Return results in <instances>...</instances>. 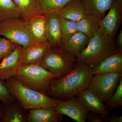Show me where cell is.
<instances>
[{"instance_id":"obj_1","label":"cell","mask_w":122,"mask_h":122,"mask_svg":"<svg viewBox=\"0 0 122 122\" xmlns=\"http://www.w3.org/2000/svg\"><path fill=\"white\" fill-rule=\"evenodd\" d=\"M93 76L92 68L77 61L74 69L69 73L52 80L46 94L55 99H70L88 89Z\"/></svg>"},{"instance_id":"obj_2","label":"cell","mask_w":122,"mask_h":122,"mask_svg":"<svg viewBox=\"0 0 122 122\" xmlns=\"http://www.w3.org/2000/svg\"><path fill=\"white\" fill-rule=\"evenodd\" d=\"M3 81L11 95L26 110L40 107L55 108L56 106L57 99L26 87L13 78Z\"/></svg>"},{"instance_id":"obj_3","label":"cell","mask_w":122,"mask_h":122,"mask_svg":"<svg viewBox=\"0 0 122 122\" xmlns=\"http://www.w3.org/2000/svg\"><path fill=\"white\" fill-rule=\"evenodd\" d=\"M117 49L113 38L98 30L90 38L87 46L77 58V61L92 69Z\"/></svg>"},{"instance_id":"obj_4","label":"cell","mask_w":122,"mask_h":122,"mask_svg":"<svg viewBox=\"0 0 122 122\" xmlns=\"http://www.w3.org/2000/svg\"><path fill=\"white\" fill-rule=\"evenodd\" d=\"M59 77V74L36 64L22 65L12 78L26 87L46 94L52 80Z\"/></svg>"},{"instance_id":"obj_5","label":"cell","mask_w":122,"mask_h":122,"mask_svg":"<svg viewBox=\"0 0 122 122\" xmlns=\"http://www.w3.org/2000/svg\"><path fill=\"white\" fill-rule=\"evenodd\" d=\"M77 62V58L61 47L51 46L40 65L51 72L59 74L60 78L72 71Z\"/></svg>"},{"instance_id":"obj_6","label":"cell","mask_w":122,"mask_h":122,"mask_svg":"<svg viewBox=\"0 0 122 122\" xmlns=\"http://www.w3.org/2000/svg\"><path fill=\"white\" fill-rule=\"evenodd\" d=\"M0 35L25 48L35 43L27 26L22 17L0 22Z\"/></svg>"},{"instance_id":"obj_7","label":"cell","mask_w":122,"mask_h":122,"mask_svg":"<svg viewBox=\"0 0 122 122\" xmlns=\"http://www.w3.org/2000/svg\"><path fill=\"white\" fill-rule=\"evenodd\" d=\"M122 79V73L93 75L88 89L105 103L114 93Z\"/></svg>"},{"instance_id":"obj_8","label":"cell","mask_w":122,"mask_h":122,"mask_svg":"<svg viewBox=\"0 0 122 122\" xmlns=\"http://www.w3.org/2000/svg\"><path fill=\"white\" fill-rule=\"evenodd\" d=\"M105 15L100 20L99 30L114 38L119 28L122 18V0H115Z\"/></svg>"},{"instance_id":"obj_9","label":"cell","mask_w":122,"mask_h":122,"mask_svg":"<svg viewBox=\"0 0 122 122\" xmlns=\"http://www.w3.org/2000/svg\"><path fill=\"white\" fill-rule=\"evenodd\" d=\"M55 109L62 114L71 118L77 122H85L90 111L77 98L74 97L66 100L57 99Z\"/></svg>"},{"instance_id":"obj_10","label":"cell","mask_w":122,"mask_h":122,"mask_svg":"<svg viewBox=\"0 0 122 122\" xmlns=\"http://www.w3.org/2000/svg\"><path fill=\"white\" fill-rule=\"evenodd\" d=\"M24 48L18 45L15 49L0 62V80L5 81L13 77L22 64Z\"/></svg>"},{"instance_id":"obj_11","label":"cell","mask_w":122,"mask_h":122,"mask_svg":"<svg viewBox=\"0 0 122 122\" xmlns=\"http://www.w3.org/2000/svg\"><path fill=\"white\" fill-rule=\"evenodd\" d=\"M93 75L106 73H122V49L117 48L92 68Z\"/></svg>"},{"instance_id":"obj_12","label":"cell","mask_w":122,"mask_h":122,"mask_svg":"<svg viewBox=\"0 0 122 122\" xmlns=\"http://www.w3.org/2000/svg\"><path fill=\"white\" fill-rule=\"evenodd\" d=\"M77 98L89 111L98 114L103 118L109 115L105 103L102 102L88 89L78 94Z\"/></svg>"},{"instance_id":"obj_13","label":"cell","mask_w":122,"mask_h":122,"mask_svg":"<svg viewBox=\"0 0 122 122\" xmlns=\"http://www.w3.org/2000/svg\"><path fill=\"white\" fill-rule=\"evenodd\" d=\"M26 122H60L63 115L55 108L40 107L27 111Z\"/></svg>"},{"instance_id":"obj_14","label":"cell","mask_w":122,"mask_h":122,"mask_svg":"<svg viewBox=\"0 0 122 122\" xmlns=\"http://www.w3.org/2000/svg\"><path fill=\"white\" fill-rule=\"evenodd\" d=\"M47 15H36L27 22V26L35 42L44 44L48 42L46 34Z\"/></svg>"},{"instance_id":"obj_15","label":"cell","mask_w":122,"mask_h":122,"mask_svg":"<svg viewBox=\"0 0 122 122\" xmlns=\"http://www.w3.org/2000/svg\"><path fill=\"white\" fill-rule=\"evenodd\" d=\"M51 46L48 42L44 44L35 42L24 48L22 56V65L40 64Z\"/></svg>"},{"instance_id":"obj_16","label":"cell","mask_w":122,"mask_h":122,"mask_svg":"<svg viewBox=\"0 0 122 122\" xmlns=\"http://www.w3.org/2000/svg\"><path fill=\"white\" fill-rule=\"evenodd\" d=\"M46 34L48 42L51 46H62L63 43L60 26V17L58 14L47 15Z\"/></svg>"},{"instance_id":"obj_17","label":"cell","mask_w":122,"mask_h":122,"mask_svg":"<svg viewBox=\"0 0 122 122\" xmlns=\"http://www.w3.org/2000/svg\"><path fill=\"white\" fill-rule=\"evenodd\" d=\"M58 15L63 19L77 22L86 14L82 0H73L63 7Z\"/></svg>"},{"instance_id":"obj_18","label":"cell","mask_w":122,"mask_h":122,"mask_svg":"<svg viewBox=\"0 0 122 122\" xmlns=\"http://www.w3.org/2000/svg\"><path fill=\"white\" fill-rule=\"evenodd\" d=\"M89 39L85 34L78 31L61 47L77 58L87 46Z\"/></svg>"},{"instance_id":"obj_19","label":"cell","mask_w":122,"mask_h":122,"mask_svg":"<svg viewBox=\"0 0 122 122\" xmlns=\"http://www.w3.org/2000/svg\"><path fill=\"white\" fill-rule=\"evenodd\" d=\"M115 0H82L87 15H94L100 20L105 16Z\"/></svg>"},{"instance_id":"obj_20","label":"cell","mask_w":122,"mask_h":122,"mask_svg":"<svg viewBox=\"0 0 122 122\" xmlns=\"http://www.w3.org/2000/svg\"><path fill=\"white\" fill-rule=\"evenodd\" d=\"M20 10L21 17L29 21L33 17L42 14L39 0H12Z\"/></svg>"},{"instance_id":"obj_21","label":"cell","mask_w":122,"mask_h":122,"mask_svg":"<svg viewBox=\"0 0 122 122\" xmlns=\"http://www.w3.org/2000/svg\"><path fill=\"white\" fill-rule=\"evenodd\" d=\"M27 110L16 100L5 107L2 122H26Z\"/></svg>"},{"instance_id":"obj_22","label":"cell","mask_w":122,"mask_h":122,"mask_svg":"<svg viewBox=\"0 0 122 122\" xmlns=\"http://www.w3.org/2000/svg\"><path fill=\"white\" fill-rule=\"evenodd\" d=\"M100 19L91 15H87L76 22L78 32L84 34L89 38L92 37L99 30Z\"/></svg>"},{"instance_id":"obj_23","label":"cell","mask_w":122,"mask_h":122,"mask_svg":"<svg viewBox=\"0 0 122 122\" xmlns=\"http://www.w3.org/2000/svg\"><path fill=\"white\" fill-rule=\"evenodd\" d=\"M20 17V10L12 0H0V22Z\"/></svg>"},{"instance_id":"obj_24","label":"cell","mask_w":122,"mask_h":122,"mask_svg":"<svg viewBox=\"0 0 122 122\" xmlns=\"http://www.w3.org/2000/svg\"><path fill=\"white\" fill-rule=\"evenodd\" d=\"M73 0H39L42 14H59L63 7Z\"/></svg>"},{"instance_id":"obj_25","label":"cell","mask_w":122,"mask_h":122,"mask_svg":"<svg viewBox=\"0 0 122 122\" xmlns=\"http://www.w3.org/2000/svg\"><path fill=\"white\" fill-rule=\"evenodd\" d=\"M60 24L64 45L70 38L78 32V30L76 22L60 17Z\"/></svg>"},{"instance_id":"obj_26","label":"cell","mask_w":122,"mask_h":122,"mask_svg":"<svg viewBox=\"0 0 122 122\" xmlns=\"http://www.w3.org/2000/svg\"><path fill=\"white\" fill-rule=\"evenodd\" d=\"M108 111H110L122 105V79L113 95L105 103Z\"/></svg>"},{"instance_id":"obj_27","label":"cell","mask_w":122,"mask_h":122,"mask_svg":"<svg viewBox=\"0 0 122 122\" xmlns=\"http://www.w3.org/2000/svg\"><path fill=\"white\" fill-rule=\"evenodd\" d=\"M18 46L5 38L0 37V62Z\"/></svg>"},{"instance_id":"obj_28","label":"cell","mask_w":122,"mask_h":122,"mask_svg":"<svg viewBox=\"0 0 122 122\" xmlns=\"http://www.w3.org/2000/svg\"><path fill=\"white\" fill-rule=\"evenodd\" d=\"M16 100L9 92L3 81L0 80V101L6 107Z\"/></svg>"},{"instance_id":"obj_29","label":"cell","mask_w":122,"mask_h":122,"mask_svg":"<svg viewBox=\"0 0 122 122\" xmlns=\"http://www.w3.org/2000/svg\"><path fill=\"white\" fill-rule=\"evenodd\" d=\"M98 114L92 113H89L87 115L86 119L89 122H103L102 119Z\"/></svg>"},{"instance_id":"obj_30","label":"cell","mask_w":122,"mask_h":122,"mask_svg":"<svg viewBox=\"0 0 122 122\" xmlns=\"http://www.w3.org/2000/svg\"><path fill=\"white\" fill-rule=\"evenodd\" d=\"M106 122H122V116H117L115 115H112L105 118Z\"/></svg>"},{"instance_id":"obj_31","label":"cell","mask_w":122,"mask_h":122,"mask_svg":"<svg viewBox=\"0 0 122 122\" xmlns=\"http://www.w3.org/2000/svg\"><path fill=\"white\" fill-rule=\"evenodd\" d=\"M116 43L119 49H122V30H120L119 33L117 38H116Z\"/></svg>"},{"instance_id":"obj_32","label":"cell","mask_w":122,"mask_h":122,"mask_svg":"<svg viewBox=\"0 0 122 122\" xmlns=\"http://www.w3.org/2000/svg\"><path fill=\"white\" fill-rule=\"evenodd\" d=\"M5 105L2 102L0 103V122H2L4 114Z\"/></svg>"}]
</instances>
